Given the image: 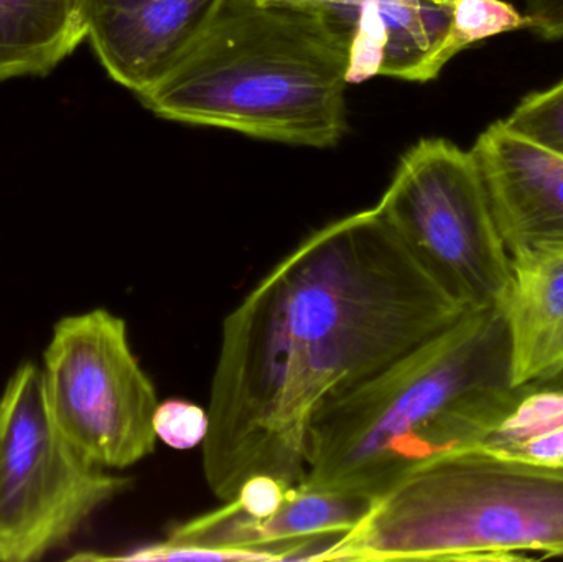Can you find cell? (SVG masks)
<instances>
[{"instance_id":"obj_9","label":"cell","mask_w":563,"mask_h":562,"mask_svg":"<svg viewBox=\"0 0 563 562\" xmlns=\"http://www.w3.org/2000/svg\"><path fill=\"white\" fill-rule=\"evenodd\" d=\"M223 0H79L86 38L112 79L134 95L161 81Z\"/></svg>"},{"instance_id":"obj_17","label":"cell","mask_w":563,"mask_h":562,"mask_svg":"<svg viewBox=\"0 0 563 562\" xmlns=\"http://www.w3.org/2000/svg\"><path fill=\"white\" fill-rule=\"evenodd\" d=\"M532 388L539 389H551V392L563 393V366L558 372L552 373V375L545 376L544 379H539V382L531 383Z\"/></svg>"},{"instance_id":"obj_13","label":"cell","mask_w":563,"mask_h":562,"mask_svg":"<svg viewBox=\"0 0 563 562\" xmlns=\"http://www.w3.org/2000/svg\"><path fill=\"white\" fill-rule=\"evenodd\" d=\"M503 122L526 141L563 157V79L522 98Z\"/></svg>"},{"instance_id":"obj_2","label":"cell","mask_w":563,"mask_h":562,"mask_svg":"<svg viewBox=\"0 0 563 562\" xmlns=\"http://www.w3.org/2000/svg\"><path fill=\"white\" fill-rule=\"evenodd\" d=\"M525 393L505 307L468 310L318 409L301 482L371 502L420 462L483 444Z\"/></svg>"},{"instance_id":"obj_11","label":"cell","mask_w":563,"mask_h":562,"mask_svg":"<svg viewBox=\"0 0 563 562\" xmlns=\"http://www.w3.org/2000/svg\"><path fill=\"white\" fill-rule=\"evenodd\" d=\"M85 40L79 0H0V81L48 75Z\"/></svg>"},{"instance_id":"obj_14","label":"cell","mask_w":563,"mask_h":562,"mask_svg":"<svg viewBox=\"0 0 563 562\" xmlns=\"http://www.w3.org/2000/svg\"><path fill=\"white\" fill-rule=\"evenodd\" d=\"M387 32L386 20L376 0L363 3L354 16L351 33L350 56H347V85L367 81L380 75L386 58Z\"/></svg>"},{"instance_id":"obj_1","label":"cell","mask_w":563,"mask_h":562,"mask_svg":"<svg viewBox=\"0 0 563 562\" xmlns=\"http://www.w3.org/2000/svg\"><path fill=\"white\" fill-rule=\"evenodd\" d=\"M465 312L376 208L314 231L224 319L203 442L210 491L228 502L260 474L300 484L318 409Z\"/></svg>"},{"instance_id":"obj_3","label":"cell","mask_w":563,"mask_h":562,"mask_svg":"<svg viewBox=\"0 0 563 562\" xmlns=\"http://www.w3.org/2000/svg\"><path fill=\"white\" fill-rule=\"evenodd\" d=\"M353 26L346 13L223 0L174 68L137 98L168 121L333 147L347 128Z\"/></svg>"},{"instance_id":"obj_4","label":"cell","mask_w":563,"mask_h":562,"mask_svg":"<svg viewBox=\"0 0 563 562\" xmlns=\"http://www.w3.org/2000/svg\"><path fill=\"white\" fill-rule=\"evenodd\" d=\"M558 557H563V462L472 445L409 469L314 561Z\"/></svg>"},{"instance_id":"obj_12","label":"cell","mask_w":563,"mask_h":562,"mask_svg":"<svg viewBox=\"0 0 563 562\" xmlns=\"http://www.w3.org/2000/svg\"><path fill=\"white\" fill-rule=\"evenodd\" d=\"M525 13L503 0H453L452 22L445 42L437 56L440 71L463 49L492 36L516 30H529Z\"/></svg>"},{"instance_id":"obj_6","label":"cell","mask_w":563,"mask_h":562,"mask_svg":"<svg viewBox=\"0 0 563 562\" xmlns=\"http://www.w3.org/2000/svg\"><path fill=\"white\" fill-rule=\"evenodd\" d=\"M129 484L69 444L49 412L42 368L20 365L0 398V562L42 560Z\"/></svg>"},{"instance_id":"obj_10","label":"cell","mask_w":563,"mask_h":562,"mask_svg":"<svg viewBox=\"0 0 563 562\" xmlns=\"http://www.w3.org/2000/svg\"><path fill=\"white\" fill-rule=\"evenodd\" d=\"M506 302L516 386L544 379L563 366V251L512 260Z\"/></svg>"},{"instance_id":"obj_15","label":"cell","mask_w":563,"mask_h":562,"mask_svg":"<svg viewBox=\"0 0 563 562\" xmlns=\"http://www.w3.org/2000/svg\"><path fill=\"white\" fill-rule=\"evenodd\" d=\"M154 429L158 441L177 451L203 445L210 429L208 409L184 399L158 403L154 415Z\"/></svg>"},{"instance_id":"obj_7","label":"cell","mask_w":563,"mask_h":562,"mask_svg":"<svg viewBox=\"0 0 563 562\" xmlns=\"http://www.w3.org/2000/svg\"><path fill=\"white\" fill-rule=\"evenodd\" d=\"M42 372L49 412L86 461L122 471L154 454L157 392L121 317L95 309L59 320Z\"/></svg>"},{"instance_id":"obj_16","label":"cell","mask_w":563,"mask_h":562,"mask_svg":"<svg viewBox=\"0 0 563 562\" xmlns=\"http://www.w3.org/2000/svg\"><path fill=\"white\" fill-rule=\"evenodd\" d=\"M274 5L298 7V9L330 10L356 16V10L369 0H263Z\"/></svg>"},{"instance_id":"obj_8","label":"cell","mask_w":563,"mask_h":562,"mask_svg":"<svg viewBox=\"0 0 563 562\" xmlns=\"http://www.w3.org/2000/svg\"><path fill=\"white\" fill-rule=\"evenodd\" d=\"M506 250L516 257L563 251V157L496 121L472 148Z\"/></svg>"},{"instance_id":"obj_5","label":"cell","mask_w":563,"mask_h":562,"mask_svg":"<svg viewBox=\"0 0 563 562\" xmlns=\"http://www.w3.org/2000/svg\"><path fill=\"white\" fill-rule=\"evenodd\" d=\"M374 208L460 307L506 306L515 266L472 151L422 139L400 158Z\"/></svg>"}]
</instances>
